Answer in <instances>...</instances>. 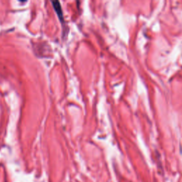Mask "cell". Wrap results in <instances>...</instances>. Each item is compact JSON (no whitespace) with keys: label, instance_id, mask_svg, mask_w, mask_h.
Returning a JSON list of instances; mask_svg holds the SVG:
<instances>
[{"label":"cell","instance_id":"obj_1","mask_svg":"<svg viewBox=\"0 0 182 182\" xmlns=\"http://www.w3.org/2000/svg\"><path fill=\"white\" fill-rule=\"evenodd\" d=\"M52 4L53 6V8L55 9L56 10V13L58 14L59 15V18L61 19V20L63 19V12H62V9H61V4L59 3V1H52Z\"/></svg>","mask_w":182,"mask_h":182}]
</instances>
